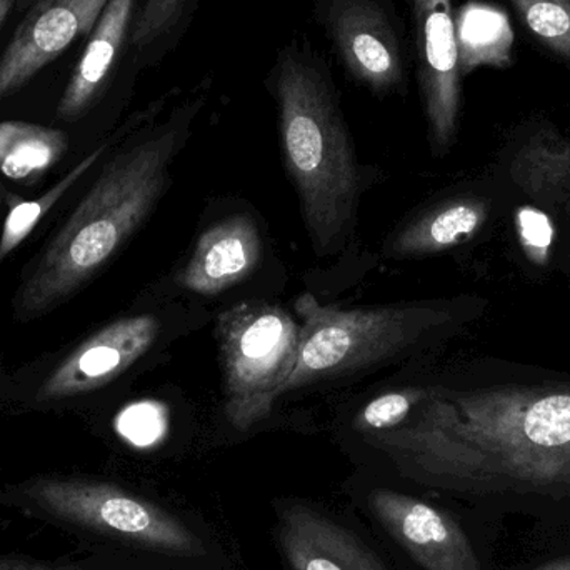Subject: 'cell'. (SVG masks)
<instances>
[{
	"instance_id": "5bb4252c",
	"label": "cell",
	"mask_w": 570,
	"mask_h": 570,
	"mask_svg": "<svg viewBox=\"0 0 570 570\" xmlns=\"http://www.w3.org/2000/svg\"><path fill=\"white\" fill-rule=\"evenodd\" d=\"M86 154L79 139L62 127L0 117V180L16 193L37 189Z\"/></svg>"
},
{
	"instance_id": "9c48e42d",
	"label": "cell",
	"mask_w": 570,
	"mask_h": 570,
	"mask_svg": "<svg viewBox=\"0 0 570 570\" xmlns=\"http://www.w3.org/2000/svg\"><path fill=\"white\" fill-rule=\"evenodd\" d=\"M314 17L348 79L375 97L407 92L411 56L394 0H315Z\"/></svg>"
},
{
	"instance_id": "30bf717a",
	"label": "cell",
	"mask_w": 570,
	"mask_h": 570,
	"mask_svg": "<svg viewBox=\"0 0 570 570\" xmlns=\"http://www.w3.org/2000/svg\"><path fill=\"white\" fill-rule=\"evenodd\" d=\"M273 541L283 570H397L357 515L305 498H277Z\"/></svg>"
},
{
	"instance_id": "3957f363",
	"label": "cell",
	"mask_w": 570,
	"mask_h": 570,
	"mask_svg": "<svg viewBox=\"0 0 570 570\" xmlns=\"http://www.w3.org/2000/svg\"><path fill=\"white\" fill-rule=\"evenodd\" d=\"M0 505L87 546L159 570H239L229 539L196 509L112 479L40 474L0 488Z\"/></svg>"
},
{
	"instance_id": "d6986e66",
	"label": "cell",
	"mask_w": 570,
	"mask_h": 570,
	"mask_svg": "<svg viewBox=\"0 0 570 570\" xmlns=\"http://www.w3.org/2000/svg\"><path fill=\"white\" fill-rule=\"evenodd\" d=\"M524 29L570 66V0H509Z\"/></svg>"
},
{
	"instance_id": "52a82bcc",
	"label": "cell",
	"mask_w": 570,
	"mask_h": 570,
	"mask_svg": "<svg viewBox=\"0 0 570 570\" xmlns=\"http://www.w3.org/2000/svg\"><path fill=\"white\" fill-rule=\"evenodd\" d=\"M348 508L415 570H482L468 529L431 492L365 468L344 484Z\"/></svg>"
},
{
	"instance_id": "8992f818",
	"label": "cell",
	"mask_w": 570,
	"mask_h": 570,
	"mask_svg": "<svg viewBox=\"0 0 570 570\" xmlns=\"http://www.w3.org/2000/svg\"><path fill=\"white\" fill-rule=\"evenodd\" d=\"M294 307L301 317V347L283 395L391 361L445 322L444 311L438 308H341L322 305L307 292L295 298Z\"/></svg>"
},
{
	"instance_id": "6da1fadb",
	"label": "cell",
	"mask_w": 570,
	"mask_h": 570,
	"mask_svg": "<svg viewBox=\"0 0 570 570\" xmlns=\"http://www.w3.org/2000/svg\"><path fill=\"white\" fill-rule=\"evenodd\" d=\"M365 468L452 498L570 499V387L425 392L411 417L361 439Z\"/></svg>"
},
{
	"instance_id": "603a6c76",
	"label": "cell",
	"mask_w": 570,
	"mask_h": 570,
	"mask_svg": "<svg viewBox=\"0 0 570 570\" xmlns=\"http://www.w3.org/2000/svg\"><path fill=\"white\" fill-rule=\"evenodd\" d=\"M17 2L19 0H0V36L9 26L10 19L17 16Z\"/></svg>"
},
{
	"instance_id": "7a4b0ae2",
	"label": "cell",
	"mask_w": 570,
	"mask_h": 570,
	"mask_svg": "<svg viewBox=\"0 0 570 570\" xmlns=\"http://www.w3.org/2000/svg\"><path fill=\"white\" fill-rule=\"evenodd\" d=\"M209 89L207 77L166 122L139 127L107 154L20 271L13 321L29 324L52 314L109 266L166 193L170 164L189 139Z\"/></svg>"
},
{
	"instance_id": "277c9868",
	"label": "cell",
	"mask_w": 570,
	"mask_h": 570,
	"mask_svg": "<svg viewBox=\"0 0 570 570\" xmlns=\"http://www.w3.org/2000/svg\"><path fill=\"white\" fill-rule=\"evenodd\" d=\"M266 82L308 233L318 249H334L354 219L358 164L331 69L295 37L277 50Z\"/></svg>"
},
{
	"instance_id": "44dd1931",
	"label": "cell",
	"mask_w": 570,
	"mask_h": 570,
	"mask_svg": "<svg viewBox=\"0 0 570 570\" xmlns=\"http://www.w3.org/2000/svg\"><path fill=\"white\" fill-rule=\"evenodd\" d=\"M0 570H159L120 558L107 552L90 551L89 556L80 559H59L43 561L30 556L9 554L0 551Z\"/></svg>"
},
{
	"instance_id": "7c38bea8",
	"label": "cell",
	"mask_w": 570,
	"mask_h": 570,
	"mask_svg": "<svg viewBox=\"0 0 570 570\" xmlns=\"http://www.w3.org/2000/svg\"><path fill=\"white\" fill-rule=\"evenodd\" d=\"M109 0H36L0 53V116L73 43L87 40Z\"/></svg>"
},
{
	"instance_id": "7402d4cb",
	"label": "cell",
	"mask_w": 570,
	"mask_h": 570,
	"mask_svg": "<svg viewBox=\"0 0 570 570\" xmlns=\"http://www.w3.org/2000/svg\"><path fill=\"white\" fill-rule=\"evenodd\" d=\"M522 236L529 246L535 249H544L549 244V227L548 220L535 213L522 214Z\"/></svg>"
},
{
	"instance_id": "9a60e30c",
	"label": "cell",
	"mask_w": 570,
	"mask_h": 570,
	"mask_svg": "<svg viewBox=\"0 0 570 570\" xmlns=\"http://www.w3.org/2000/svg\"><path fill=\"white\" fill-rule=\"evenodd\" d=\"M166 97H160L157 102L150 104L146 112L137 114L129 122H126V126L100 140L90 153L77 160L66 173L60 174L59 179L53 180V184H50L42 193L36 194V196L17 194L13 197L2 223H0V267L39 229L43 220L49 219L57 209H62L79 194L100 163L106 159L107 154L120 140L142 127L149 120L150 112H154L166 100Z\"/></svg>"
},
{
	"instance_id": "d4e9b609",
	"label": "cell",
	"mask_w": 570,
	"mask_h": 570,
	"mask_svg": "<svg viewBox=\"0 0 570 570\" xmlns=\"http://www.w3.org/2000/svg\"><path fill=\"white\" fill-rule=\"evenodd\" d=\"M534 570H570V554L566 558L554 559V561L542 564L541 568Z\"/></svg>"
},
{
	"instance_id": "4fadbf2b",
	"label": "cell",
	"mask_w": 570,
	"mask_h": 570,
	"mask_svg": "<svg viewBox=\"0 0 570 570\" xmlns=\"http://www.w3.org/2000/svg\"><path fill=\"white\" fill-rule=\"evenodd\" d=\"M136 10L137 0L107 2L47 122L69 130L79 139V129L86 127L112 90L126 60L134 62L130 33Z\"/></svg>"
},
{
	"instance_id": "5b68a950",
	"label": "cell",
	"mask_w": 570,
	"mask_h": 570,
	"mask_svg": "<svg viewBox=\"0 0 570 570\" xmlns=\"http://www.w3.org/2000/svg\"><path fill=\"white\" fill-rule=\"evenodd\" d=\"M154 314H127L77 341L3 372V412H72L132 371L156 345Z\"/></svg>"
},
{
	"instance_id": "4316f807",
	"label": "cell",
	"mask_w": 570,
	"mask_h": 570,
	"mask_svg": "<svg viewBox=\"0 0 570 570\" xmlns=\"http://www.w3.org/2000/svg\"><path fill=\"white\" fill-rule=\"evenodd\" d=\"M3 372H6V367H3V365H0V414H2V412H3V395H2Z\"/></svg>"
},
{
	"instance_id": "8fae6325",
	"label": "cell",
	"mask_w": 570,
	"mask_h": 570,
	"mask_svg": "<svg viewBox=\"0 0 570 570\" xmlns=\"http://www.w3.org/2000/svg\"><path fill=\"white\" fill-rule=\"evenodd\" d=\"M415 76L432 146L448 149L462 109V62L452 0H409Z\"/></svg>"
},
{
	"instance_id": "ba28073f",
	"label": "cell",
	"mask_w": 570,
	"mask_h": 570,
	"mask_svg": "<svg viewBox=\"0 0 570 570\" xmlns=\"http://www.w3.org/2000/svg\"><path fill=\"white\" fill-rule=\"evenodd\" d=\"M226 417L237 432L266 421L297 364L301 324L284 308L240 304L217 321Z\"/></svg>"
},
{
	"instance_id": "e0dca14e",
	"label": "cell",
	"mask_w": 570,
	"mask_h": 570,
	"mask_svg": "<svg viewBox=\"0 0 570 570\" xmlns=\"http://www.w3.org/2000/svg\"><path fill=\"white\" fill-rule=\"evenodd\" d=\"M488 220V206L481 200L459 199L429 210L409 224L389 244L394 257H419L461 246L474 237Z\"/></svg>"
},
{
	"instance_id": "ac0fdd59",
	"label": "cell",
	"mask_w": 570,
	"mask_h": 570,
	"mask_svg": "<svg viewBox=\"0 0 570 570\" xmlns=\"http://www.w3.org/2000/svg\"><path fill=\"white\" fill-rule=\"evenodd\" d=\"M200 0H137L130 50L139 69L154 67L176 49Z\"/></svg>"
},
{
	"instance_id": "cb8c5ba5",
	"label": "cell",
	"mask_w": 570,
	"mask_h": 570,
	"mask_svg": "<svg viewBox=\"0 0 570 570\" xmlns=\"http://www.w3.org/2000/svg\"><path fill=\"white\" fill-rule=\"evenodd\" d=\"M16 190L10 189L9 186L0 180V223H2L3 216H6L7 209H9L10 203L13 197L17 196Z\"/></svg>"
},
{
	"instance_id": "ffe728a7",
	"label": "cell",
	"mask_w": 570,
	"mask_h": 570,
	"mask_svg": "<svg viewBox=\"0 0 570 570\" xmlns=\"http://www.w3.org/2000/svg\"><path fill=\"white\" fill-rule=\"evenodd\" d=\"M424 395L425 391L421 389H404V391L387 392L372 399L352 419V432L361 441L368 435L399 428L411 417Z\"/></svg>"
},
{
	"instance_id": "484cf974",
	"label": "cell",
	"mask_w": 570,
	"mask_h": 570,
	"mask_svg": "<svg viewBox=\"0 0 570 570\" xmlns=\"http://www.w3.org/2000/svg\"><path fill=\"white\" fill-rule=\"evenodd\" d=\"M33 2H36V0H19V2H17V16L26 12Z\"/></svg>"
},
{
	"instance_id": "2e32d148",
	"label": "cell",
	"mask_w": 570,
	"mask_h": 570,
	"mask_svg": "<svg viewBox=\"0 0 570 570\" xmlns=\"http://www.w3.org/2000/svg\"><path fill=\"white\" fill-rule=\"evenodd\" d=\"M263 257L259 229L250 217H227L197 240L193 256L179 274L180 287L216 295L243 283Z\"/></svg>"
}]
</instances>
